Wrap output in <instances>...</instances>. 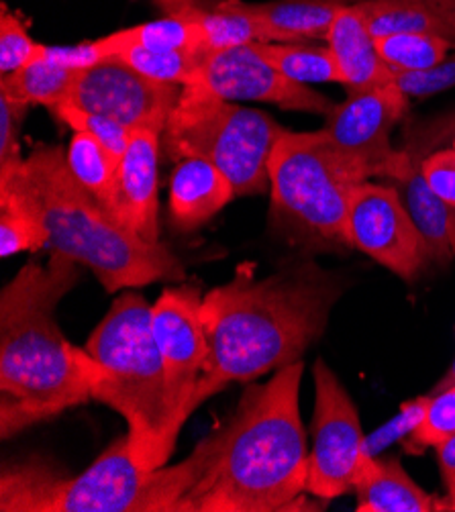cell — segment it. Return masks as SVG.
Masks as SVG:
<instances>
[{"mask_svg":"<svg viewBox=\"0 0 455 512\" xmlns=\"http://www.w3.org/2000/svg\"><path fill=\"white\" fill-rule=\"evenodd\" d=\"M339 278L313 262L258 278L256 266H237L231 282L202 298L200 319L209 362L192 398V413L233 382H251L300 362L325 333Z\"/></svg>","mask_w":455,"mask_h":512,"instance_id":"6da1fadb","label":"cell"},{"mask_svg":"<svg viewBox=\"0 0 455 512\" xmlns=\"http://www.w3.org/2000/svg\"><path fill=\"white\" fill-rule=\"evenodd\" d=\"M302 374L300 360L245 390L233 419L215 433L211 462L178 512L296 510L309 476L298 406Z\"/></svg>","mask_w":455,"mask_h":512,"instance_id":"7a4b0ae2","label":"cell"},{"mask_svg":"<svg viewBox=\"0 0 455 512\" xmlns=\"http://www.w3.org/2000/svg\"><path fill=\"white\" fill-rule=\"evenodd\" d=\"M80 264L52 253L27 264L0 292V435L49 421L90 400L78 347L58 327L60 300L78 284Z\"/></svg>","mask_w":455,"mask_h":512,"instance_id":"3957f363","label":"cell"},{"mask_svg":"<svg viewBox=\"0 0 455 512\" xmlns=\"http://www.w3.org/2000/svg\"><path fill=\"white\" fill-rule=\"evenodd\" d=\"M47 229V247L92 270L107 292L184 280V268L164 243H149L121 225L70 172L66 151L37 145L23 164Z\"/></svg>","mask_w":455,"mask_h":512,"instance_id":"277c9868","label":"cell"},{"mask_svg":"<svg viewBox=\"0 0 455 512\" xmlns=\"http://www.w3.org/2000/svg\"><path fill=\"white\" fill-rule=\"evenodd\" d=\"M90 396L127 421L129 451L147 472L168 464L178 437L172 431L162 357L151 331V304L127 288L107 317L78 347Z\"/></svg>","mask_w":455,"mask_h":512,"instance_id":"5b68a950","label":"cell"},{"mask_svg":"<svg viewBox=\"0 0 455 512\" xmlns=\"http://www.w3.org/2000/svg\"><path fill=\"white\" fill-rule=\"evenodd\" d=\"M213 449L211 435L182 464L147 472L135 464L125 435L76 478H60L43 466H15L3 472L0 510L178 512L184 496L205 474Z\"/></svg>","mask_w":455,"mask_h":512,"instance_id":"8992f818","label":"cell"},{"mask_svg":"<svg viewBox=\"0 0 455 512\" xmlns=\"http://www.w3.org/2000/svg\"><path fill=\"white\" fill-rule=\"evenodd\" d=\"M370 170L321 131H286L270 156L272 215L290 233L349 247L347 213Z\"/></svg>","mask_w":455,"mask_h":512,"instance_id":"52a82bcc","label":"cell"},{"mask_svg":"<svg viewBox=\"0 0 455 512\" xmlns=\"http://www.w3.org/2000/svg\"><path fill=\"white\" fill-rule=\"evenodd\" d=\"M270 115L245 109L194 84L168 117L162 143L172 160L202 158L217 166L237 196L262 194L270 186V156L286 133Z\"/></svg>","mask_w":455,"mask_h":512,"instance_id":"ba28073f","label":"cell"},{"mask_svg":"<svg viewBox=\"0 0 455 512\" xmlns=\"http://www.w3.org/2000/svg\"><path fill=\"white\" fill-rule=\"evenodd\" d=\"M313 451L309 453L307 494L327 502L356 488L368 457L364 453V431L358 408L335 376L317 360Z\"/></svg>","mask_w":455,"mask_h":512,"instance_id":"9c48e42d","label":"cell"},{"mask_svg":"<svg viewBox=\"0 0 455 512\" xmlns=\"http://www.w3.org/2000/svg\"><path fill=\"white\" fill-rule=\"evenodd\" d=\"M404 133L407 135L382 180L398 192L404 209L415 221L425 241L429 262L449 264L455 260V209L447 207L431 190L423 174V162L449 139L453 141L455 113L421 123L409 121Z\"/></svg>","mask_w":455,"mask_h":512,"instance_id":"30bf717a","label":"cell"},{"mask_svg":"<svg viewBox=\"0 0 455 512\" xmlns=\"http://www.w3.org/2000/svg\"><path fill=\"white\" fill-rule=\"evenodd\" d=\"M202 298L196 284H180L166 288L151 306V331L162 357L176 437L192 415V398L209 362V341L200 319Z\"/></svg>","mask_w":455,"mask_h":512,"instance_id":"8fae6325","label":"cell"},{"mask_svg":"<svg viewBox=\"0 0 455 512\" xmlns=\"http://www.w3.org/2000/svg\"><path fill=\"white\" fill-rule=\"evenodd\" d=\"M347 241L402 280L415 276L429 262L425 241L390 184L366 180L351 196Z\"/></svg>","mask_w":455,"mask_h":512,"instance_id":"7c38bea8","label":"cell"},{"mask_svg":"<svg viewBox=\"0 0 455 512\" xmlns=\"http://www.w3.org/2000/svg\"><path fill=\"white\" fill-rule=\"evenodd\" d=\"M223 100L268 102L284 111L329 117L335 102L309 84H300L264 60L254 43L219 49L202 60L190 82ZM188 86V84H186Z\"/></svg>","mask_w":455,"mask_h":512,"instance_id":"4fadbf2b","label":"cell"},{"mask_svg":"<svg viewBox=\"0 0 455 512\" xmlns=\"http://www.w3.org/2000/svg\"><path fill=\"white\" fill-rule=\"evenodd\" d=\"M182 86L154 82L125 62L109 58L80 70L66 102L88 113L105 115L131 131L164 133Z\"/></svg>","mask_w":455,"mask_h":512,"instance_id":"5bb4252c","label":"cell"},{"mask_svg":"<svg viewBox=\"0 0 455 512\" xmlns=\"http://www.w3.org/2000/svg\"><path fill=\"white\" fill-rule=\"evenodd\" d=\"M409 96L396 84L351 92L327 117L325 133L337 147L362 162L372 178H384L396 149L390 143L394 127L407 117Z\"/></svg>","mask_w":455,"mask_h":512,"instance_id":"9a60e30c","label":"cell"},{"mask_svg":"<svg viewBox=\"0 0 455 512\" xmlns=\"http://www.w3.org/2000/svg\"><path fill=\"white\" fill-rule=\"evenodd\" d=\"M160 145L162 133L137 129L119 160L113 217L149 243L160 241Z\"/></svg>","mask_w":455,"mask_h":512,"instance_id":"2e32d148","label":"cell"},{"mask_svg":"<svg viewBox=\"0 0 455 512\" xmlns=\"http://www.w3.org/2000/svg\"><path fill=\"white\" fill-rule=\"evenodd\" d=\"M237 196L231 180L211 162L182 158L170 178V221L182 231L209 223Z\"/></svg>","mask_w":455,"mask_h":512,"instance_id":"e0dca14e","label":"cell"},{"mask_svg":"<svg viewBox=\"0 0 455 512\" xmlns=\"http://www.w3.org/2000/svg\"><path fill=\"white\" fill-rule=\"evenodd\" d=\"M327 47L349 94L392 82V70L382 62L376 37L358 5L339 9L327 35Z\"/></svg>","mask_w":455,"mask_h":512,"instance_id":"ac0fdd59","label":"cell"},{"mask_svg":"<svg viewBox=\"0 0 455 512\" xmlns=\"http://www.w3.org/2000/svg\"><path fill=\"white\" fill-rule=\"evenodd\" d=\"M360 512H431L439 500L417 486L396 457H368L356 482Z\"/></svg>","mask_w":455,"mask_h":512,"instance_id":"d6986e66","label":"cell"},{"mask_svg":"<svg viewBox=\"0 0 455 512\" xmlns=\"http://www.w3.org/2000/svg\"><path fill=\"white\" fill-rule=\"evenodd\" d=\"M43 247H47V229L41 204L21 166L0 176V255L11 258Z\"/></svg>","mask_w":455,"mask_h":512,"instance_id":"ffe728a7","label":"cell"},{"mask_svg":"<svg viewBox=\"0 0 455 512\" xmlns=\"http://www.w3.org/2000/svg\"><path fill=\"white\" fill-rule=\"evenodd\" d=\"M241 7L262 23L268 43L327 41L341 9L339 5L313 3V0H274V3H243L241 0Z\"/></svg>","mask_w":455,"mask_h":512,"instance_id":"44dd1931","label":"cell"},{"mask_svg":"<svg viewBox=\"0 0 455 512\" xmlns=\"http://www.w3.org/2000/svg\"><path fill=\"white\" fill-rule=\"evenodd\" d=\"M105 58H113L123 47H143L154 51H188V54L207 56L202 49L198 23L186 11L168 13L164 19L141 23L129 29L115 31L96 39Z\"/></svg>","mask_w":455,"mask_h":512,"instance_id":"7402d4cb","label":"cell"},{"mask_svg":"<svg viewBox=\"0 0 455 512\" xmlns=\"http://www.w3.org/2000/svg\"><path fill=\"white\" fill-rule=\"evenodd\" d=\"M182 11H186L198 23L202 49H205L207 56L219 49L249 43H268V35L262 23L241 7V0H221L215 9H196L186 5Z\"/></svg>","mask_w":455,"mask_h":512,"instance_id":"603a6c76","label":"cell"},{"mask_svg":"<svg viewBox=\"0 0 455 512\" xmlns=\"http://www.w3.org/2000/svg\"><path fill=\"white\" fill-rule=\"evenodd\" d=\"M76 76L78 70L35 58L21 70L0 78V94L25 107L43 105L52 111L68 100Z\"/></svg>","mask_w":455,"mask_h":512,"instance_id":"cb8c5ba5","label":"cell"},{"mask_svg":"<svg viewBox=\"0 0 455 512\" xmlns=\"http://www.w3.org/2000/svg\"><path fill=\"white\" fill-rule=\"evenodd\" d=\"M358 7L376 39L404 33H435L455 41L427 0H364Z\"/></svg>","mask_w":455,"mask_h":512,"instance_id":"d4e9b609","label":"cell"},{"mask_svg":"<svg viewBox=\"0 0 455 512\" xmlns=\"http://www.w3.org/2000/svg\"><path fill=\"white\" fill-rule=\"evenodd\" d=\"M66 160L74 178L113 215L119 160L113 153L86 133H74Z\"/></svg>","mask_w":455,"mask_h":512,"instance_id":"484cf974","label":"cell"},{"mask_svg":"<svg viewBox=\"0 0 455 512\" xmlns=\"http://www.w3.org/2000/svg\"><path fill=\"white\" fill-rule=\"evenodd\" d=\"M258 54L276 70L300 84H343V76L327 45L254 43Z\"/></svg>","mask_w":455,"mask_h":512,"instance_id":"4316f807","label":"cell"},{"mask_svg":"<svg viewBox=\"0 0 455 512\" xmlns=\"http://www.w3.org/2000/svg\"><path fill=\"white\" fill-rule=\"evenodd\" d=\"M378 54L392 72H417L443 62L455 41L435 33H404L376 39Z\"/></svg>","mask_w":455,"mask_h":512,"instance_id":"83f0119b","label":"cell"},{"mask_svg":"<svg viewBox=\"0 0 455 512\" xmlns=\"http://www.w3.org/2000/svg\"><path fill=\"white\" fill-rule=\"evenodd\" d=\"M113 58L125 62L129 68L154 82L186 86L196 78V72L207 56L188 54V51H154L143 47H123Z\"/></svg>","mask_w":455,"mask_h":512,"instance_id":"f1b7e54d","label":"cell"},{"mask_svg":"<svg viewBox=\"0 0 455 512\" xmlns=\"http://www.w3.org/2000/svg\"><path fill=\"white\" fill-rule=\"evenodd\" d=\"M451 435H455V386L431 394L421 425L402 447L411 455H421L429 447L441 445Z\"/></svg>","mask_w":455,"mask_h":512,"instance_id":"f546056e","label":"cell"},{"mask_svg":"<svg viewBox=\"0 0 455 512\" xmlns=\"http://www.w3.org/2000/svg\"><path fill=\"white\" fill-rule=\"evenodd\" d=\"M52 113L62 123H66L74 133H86V135L94 137L98 143H103L117 160L123 158V153L133 135V131L127 129L125 125H121L105 115H96V113L78 109V107L70 105V102H62V105L52 109Z\"/></svg>","mask_w":455,"mask_h":512,"instance_id":"4dcf8cb0","label":"cell"},{"mask_svg":"<svg viewBox=\"0 0 455 512\" xmlns=\"http://www.w3.org/2000/svg\"><path fill=\"white\" fill-rule=\"evenodd\" d=\"M39 43L31 39L27 25L3 3L0 13V72L13 74L33 62Z\"/></svg>","mask_w":455,"mask_h":512,"instance_id":"1f68e13d","label":"cell"},{"mask_svg":"<svg viewBox=\"0 0 455 512\" xmlns=\"http://www.w3.org/2000/svg\"><path fill=\"white\" fill-rule=\"evenodd\" d=\"M429 398H431V394H425L415 400L404 402L400 406V413L394 419H390L380 429H376L372 435H368L364 439L366 457H378L382 451H386L394 443L407 441L411 437V433L421 425L425 411H427Z\"/></svg>","mask_w":455,"mask_h":512,"instance_id":"d6a6232c","label":"cell"},{"mask_svg":"<svg viewBox=\"0 0 455 512\" xmlns=\"http://www.w3.org/2000/svg\"><path fill=\"white\" fill-rule=\"evenodd\" d=\"M392 84H396L409 98L431 96L455 88V54L447 56L433 68L417 72H392Z\"/></svg>","mask_w":455,"mask_h":512,"instance_id":"836d02e7","label":"cell"},{"mask_svg":"<svg viewBox=\"0 0 455 512\" xmlns=\"http://www.w3.org/2000/svg\"><path fill=\"white\" fill-rule=\"evenodd\" d=\"M27 109L0 94V176L15 172L25 162L21 158L19 131Z\"/></svg>","mask_w":455,"mask_h":512,"instance_id":"e575fe53","label":"cell"},{"mask_svg":"<svg viewBox=\"0 0 455 512\" xmlns=\"http://www.w3.org/2000/svg\"><path fill=\"white\" fill-rule=\"evenodd\" d=\"M35 58L47 60V62L58 64L62 68H68V70H78V72L107 60L96 39L84 41L78 45H41L39 43Z\"/></svg>","mask_w":455,"mask_h":512,"instance_id":"d590c367","label":"cell"},{"mask_svg":"<svg viewBox=\"0 0 455 512\" xmlns=\"http://www.w3.org/2000/svg\"><path fill=\"white\" fill-rule=\"evenodd\" d=\"M423 174L431 190L455 209V149L449 145L433 151L423 162Z\"/></svg>","mask_w":455,"mask_h":512,"instance_id":"8d00e7d4","label":"cell"},{"mask_svg":"<svg viewBox=\"0 0 455 512\" xmlns=\"http://www.w3.org/2000/svg\"><path fill=\"white\" fill-rule=\"evenodd\" d=\"M437 464L447 490V500H439V510H455V435L435 447Z\"/></svg>","mask_w":455,"mask_h":512,"instance_id":"74e56055","label":"cell"},{"mask_svg":"<svg viewBox=\"0 0 455 512\" xmlns=\"http://www.w3.org/2000/svg\"><path fill=\"white\" fill-rule=\"evenodd\" d=\"M427 5L435 11V15L443 21L455 39V0H427Z\"/></svg>","mask_w":455,"mask_h":512,"instance_id":"f35d334b","label":"cell"},{"mask_svg":"<svg viewBox=\"0 0 455 512\" xmlns=\"http://www.w3.org/2000/svg\"><path fill=\"white\" fill-rule=\"evenodd\" d=\"M451 386H455V362L451 364V368L447 370V374L443 376V380H441V382H437V386L433 388V392H431V394L443 392V390H447V388H451Z\"/></svg>","mask_w":455,"mask_h":512,"instance_id":"ab89813d","label":"cell"},{"mask_svg":"<svg viewBox=\"0 0 455 512\" xmlns=\"http://www.w3.org/2000/svg\"><path fill=\"white\" fill-rule=\"evenodd\" d=\"M160 3L166 7L168 13H172V11H178L186 5H192V0H160Z\"/></svg>","mask_w":455,"mask_h":512,"instance_id":"60d3db41","label":"cell"},{"mask_svg":"<svg viewBox=\"0 0 455 512\" xmlns=\"http://www.w3.org/2000/svg\"><path fill=\"white\" fill-rule=\"evenodd\" d=\"M313 3H329V5H339V7H349V5H360L364 0H313Z\"/></svg>","mask_w":455,"mask_h":512,"instance_id":"b9f144b4","label":"cell"},{"mask_svg":"<svg viewBox=\"0 0 455 512\" xmlns=\"http://www.w3.org/2000/svg\"><path fill=\"white\" fill-rule=\"evenodd\" d=\"M451 147H453V149H455V137H453V141H451Z\"/></svg>","mask_w":455,"mask_h":512,"instance_id":"7bdbcfd3","label":"cell"}]
</instances>
